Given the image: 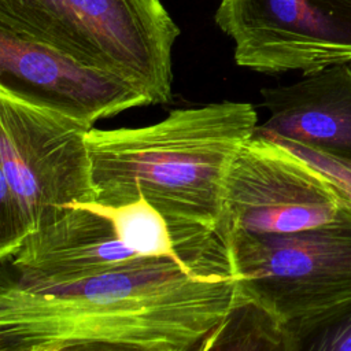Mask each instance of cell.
I'll list each match as a JSON object with an SVG mask.
<instances>
[{
  "label": "cell",
  "mask_w": 351,
  "mask_h": 351,
  "mask_svg": "<svg viewBox=\"0 0 351 351\" xmlns=\"http://www.w3.org/2000/svg\"><path fill=\"white\" fill-rule=\"evenodd\" d=\"M215 23L239 66L310 74L351 62V0H221Z\"/></svg>",
  "instance_id": "obj_7"
},
{
  "label": "cell",
  "mask_w": 351,
  "mask_h": 351,
  "mask_svg": "<svg viewBox=\"0 0 351 351\" xmlns=\"http://www.w3.org/2000/svg\"><path fill=\"white\" fill-rule=\"evenodd\" d=\"M343 204L340 192L321 169L255 130L226 178L225 244L233 232L280 234L328 223Z\"/></svg>",
  "instance_id": "obj_6"
},
{
  "label": "cell",
  "mask_w": 351,
  "mask_h": 351,
  "mask_svg": "<svg viewBox=\"0 0 351 351\" xmlns=\"http://www.w3.org/2000/svg\"><path fill=\"white\" fill-rule=\"evenodd\" d=\"M0 90L89 128L100 119L151 104L130 81L88 66L3 26H0Z\"/></svg>",
  "instance_id": "obj_8"
},
{
  "label": "cell",
  "mask_w": 351,
  "mask_h": 351,
  "mask_svg": "<svg viewBox=\"0 0 351 351\" xmlns=\"http://www.w3.org/2000/svg\"><path fill=\"white\" fill-rule=\"evenodd\" d=\"M343 200L333 221L311 229L226 237L232 273L287 325L351 299V204Z\"/></svg>",
  "instance_id": "obj_5"
},
{
  "label": "cell",
  "mask_w": 351,
  "mask_h": 351,
  "mask_svg": "<svg viewBox=\"0 0 351 351\" xmlns=\"http://www.w3.org/2000/svg\"><path fill=\"white\" fill-rule=\"evenodd\" d=\"M252 299L232 271L155 258L81 282L0 288V351H38L74 340L191 351L237 306Z\"/></svg>",
  "instance_id": "obj_2"
},
{
  "label": "cell",
  "mask_w": 351,
  "mask_h": 351,
  "mask_svg": "<svg viewBox=\"0 0 351 351\" xmlns=\"http://www.w3.org/2000/svg\"><path fill=\"white\" fill-rule=\"evenodd\" d=\"M289 326L256 299L237 306L191 351H293Z\"/></svg>",
  "instance_id": "obj_11"
},
{
  "label": "cell",
  "mask_w": 351,
  "mask_h": 351,
  "mask_svg": "<svg viewBox=\"0 0 351 351\" xmlns=\"http://www.w3.org/2000/svg\"><path fill=\"white\" fill-rule=\"evenodd\" d=\"M288 326L293 351H351V299Z\"/></svg>",
  "instance_id": "obj_13"
},
{
  "label": "cell",
  "mask_w": 351,
  "mask_h": 351,
  "mask_svg": "<svg viewBox=\"0 0 351 351\" xmlns=\"http://www.w3.org/2000/svg\"><path fill=\"white\" fill-rule=\"evenodd\" d=\"M92 128L0 90V261L73 203L95 202Z\"/></svg>",
  "instance_id": "obj_4"
},
{
  "label": "cell",
  "mask_w": 351,
  "mask_h": 351,
  "mask_svg": "<svg viewBox=\"0 0 351 351\" xmlns=\"http://www.w3.org/2000/svg\"><path fill=\"white\" fill-rule=\"evenodd\" d=\"M38 351H176L170 348L143 346L133 343L100 341V340H74L45 347Z\"/></svg>",
  "instance_id": "obj_15"
},
{
  "label": "cell",
  "mask_w": 351,
  "mask_h": 351,
  "mask_svg": "<svg viewBox=\"0 0 351 351\" xmlns=\"http://www.w3.org/2000/svg\"><path fill=\"white\" fill-rule=\"evenodd\" d=\"M152 259L125 247L107 218L74 203L30 233L1 263L10 267L3 278L21 287H45L81 282Z\"/></svg>",
  "instance_id": "obj_9"
},
{
  "label": "cell",
  "mask_w": 351,
  "mask_h": 351,
  "mask_svg": "<svg viewBox=\"0 0 351 351\" xmlns=\"http://www.w3.org/2000/svg\"><path fill=\"white\" fill-rule=\"evenodd\" d=\"M307 160H310L313 165H315L318 169H321L326 177L333 182V185L337 188L340 195L351 204V166L339 163L336 160H332L329 158H325L322 155H318L315 152L307 151L304 148L299 147H291L287 145Z\"/></svg>",
  "instance_id": "obj_14"
},
{
  "label": "cell",
  "mask_w": 351,
  "mask_h": 351,
  "mask_svg": "<svg viewBox=\"0 0 351 351\" xmlns=\"http://www.w3.org/2000/svg\"><path fill=\"white\" fill-rule=\"evenodd\" d=\"M269 118L256 132L351 166V64L304 74L261 90Z\"/></svg>",
  "instance_id": "obj_10"
},
{
  "label": "cell",
  "mask_w": 351,
  "mask_h": 351,
  "mask_svg": "<svg viewBox=\"0 0 351 351\" xmlns=\"http://www.w3.org/2000/svg\"><path fill=\"white\" fill-rule=\"evenodd\" d=\"M78 204L107 218L119 241L133 252L145 258L170 259L185 267L199 269L181 258L174 247L166 219L144 196L122 206H104L96 202Z\"/></svg>",
  "instance_id": "obj_12"
},
{
  "label": "cell",
  "mask_w": 351,
  "mask_h": 351,
  "mask_svg": "<svg viewBox=\"0 0 351 351\" xmlns=\"http://www.w3.org/2000/svg\"><path fill=\"white\" fill-rule=\"evenodd\" d=\"M256 128L254 106L229 100L177 108L147 126L92 128L86 141L95 202L122 206L144 196L166 219L186 263L230 271L226 178Z\"/></svg>",
  "instance_id": "obj_1"
},
{
  "label": "cell",
  "mask_w": 351,
  "mask_h": 351,
  "mask_svg": "<svg viewBox=\"0 0 351 351\" xmlns=\"http://www.w3.org/2000/svg\"><path fill=\"white\" fill-rule=\"evenodd\" d=\"M0 26L171 100L180 27L160 0H0Z\"/></svg>",
  "instance_id": "obj_3"
}]
</instances>
